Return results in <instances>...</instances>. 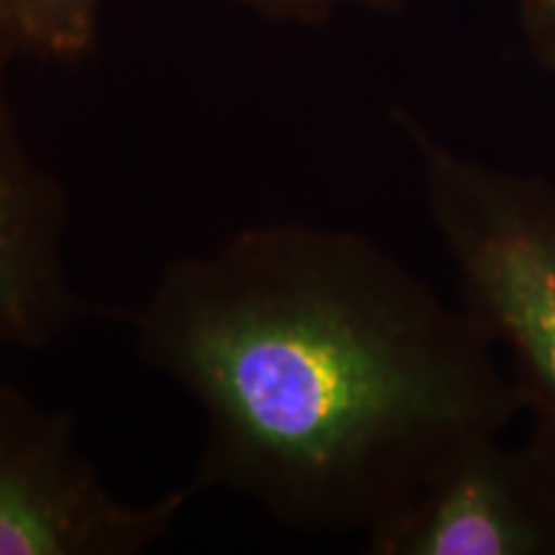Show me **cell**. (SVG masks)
I'll return each instance as SVG.
<instances>
[{"label":"cell","mask_w":555,"mask_h":555,"mask_svg":"<svg viewBox=\"0 0 555 555\" xmlns=\"http://www.w3.org/2000/svg\"><path fill=\"white\" fill-rule=\"evenodd\" d=\"M206 422L196 491L309 535H367L519 414L504 356L378 242L273 221L170 260L127 317Z\"/></svg>","instance_id":"obj_1"},{"label":"cell","mask_w":555,"mask_h":555,"mask_svg":"<svg viewBox=\"0 0 555 555\" xmlns=\"http://www.w3.org/2000/svg\"><path fill=\"white\" fill-rule=\"evenodd\" d=\"M461 304L506 358L527 450L555 483V183L463 155L399 116Z\"/></svg>","instance_id":"obj_2"},{"label":"cell","mask_w":555,"mask_h":555,"mask_svg":"<svg viewBox=\"0 0 555 555\" xmlns=\"http://www.w3.org/2000/svg\"><path fill=\"white\" fill-rule=\"evenodd\" d=\"M196 494L185 481L147 502L119 496L82 450L73 414L0 380V555H139Z\"/></svg>","instance_id":"obj_3"},{"label":"cell","mask_w":555,"mask_h":555,"mask_svg":"<svg viewBox=\"0 0 555 555\" xmlns=\"http://www.w3.org/2000/svg\"><path fill=\"white\" fill-rule=\"evenodd\" d=\"M373 555H555V483L527 448L481 437L365 535Z\"/></svg>","instance_id":"obj_4"},{"label":"cell","mask_w":555,"mask_h":555,"mask_svg":"<svg viewBox=\"0 0 555 555\" xmlns=\"http://www.w3.org/2000/svg\"><path fill=\"white\" fill-rule=\"evenodd\" d=\"M9 65L0 57V350H39L103 311L69 278V198L21 137Z\"/></svg>","instance_id":"obj_5"},{"label":"cell","mask_w":555,"mask_h":555,"mask_svg":"<svg viewBox=\"0 0 555 555\" xmlns=\"http://www.w3.org/2000/svg\"><path fill=\"white\" fill-rule=\"evenodd\" d=\"M103 0H0V57L78 62L93 50Z\"/></svg>","instance_id":"obj_6"},{"label":"cell","mask_w":555,"mask_h":555,"mask_svg":"<svg viewBox=\"0 0 555 555\" xmlns=\"http://www.w3.org/2000/svg\"><path fill=\"white\" fill-rule=\"evenodd\" d=\"M247 9L273 21H298V24H317L345 3L371 5V9H393L404 0H242Z\"/></svg>","instance_id":"obj_7"},{"label":"cell","mask_w":555,"mask_h":555,"mask_svg":"<svg viewBox=\"0 0 555 555\" xmlns=\"http://www.w3.org/2000/svg\"><path fill=\"white\" fill-rule=\"evenodd\" d=\"M519 21L532 57L555 75V0H519Z\"/></svg>","instance_id":"obj_8"}]
</instances>
